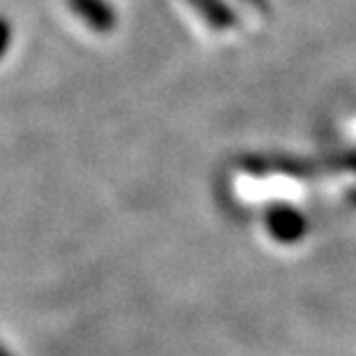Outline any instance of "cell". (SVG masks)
Returning <instances> with one entry per match:
<instances>
[{
  "mask_svg": "<svg viewBox=\"0 0 356 356\" xmlns=\"http://www.w3.org/2000/svg\"><path fill=\"white\" fill-rule=\"evenodd\" d=\"M0 356H14V354H12L10 350H7V347H5L3 343H0Z\"/></svg>",
  "mask_w": 356,
  "mask_h": 356,
  "instance_id": "cell-2",
  "label": "cell"
},
{
  "mask_svg": "<svg viewBox=\"0 0 356 356\" xmlns=\"http://www.w3.org/2000/svg\"><path fill=\"white\" fill-rule=\"evenodd\" d=\"M266 229L277 243H296L308 234V220L291 204H273L266 211Z\"/></svg>",
  "mask_w": 356,
  "mask_h": 356,
  "instance_id": "cell-1",
  "label": "cell"
}]
</instances>
